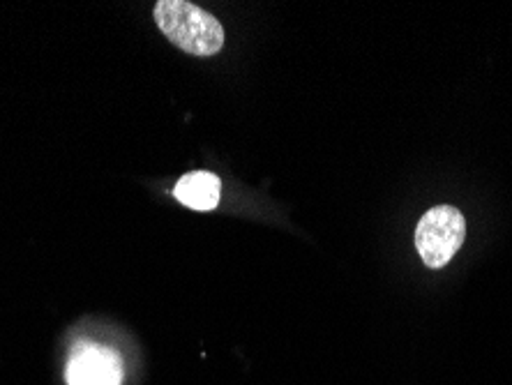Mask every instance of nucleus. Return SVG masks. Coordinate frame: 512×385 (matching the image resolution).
Instances as JSON below:
<instances>
[{
  "label": "nucleus",
  "instance_id": "4",
  "mask_svg": "<svg viewBox=\"0 0 512 385\" xmlns=\"http://www.w3.org/2000/svg\"><path fill=\"white\" fill-rule=\"evenodd\" d=\"M173 196L187 208L208 213V210L217 208V203L222 199V183L215 173L194 171L178 180Z\"/></svg>",
  "mask_w": 512,
  "mask_h": 385
},
{
  "label": "nucleus",
  "instance_id": "1",
  "mask_svg": "<svg viewBox=\"0 0 512 385\" xmlns=\"http://www.w3.org/2000/svg\"><path fill=\"white\" fill-rule=\"evenodd\" d=\"M155 24L185 54L215 56L224 47L220 21L187 0H160L155 5Z\"/></svg>",
  "mask_w": 512,
  "mask_h": 385
},
{
  "label": "nucleus",
  "instance_id": "3",
  "mask_svg": "<svg viewBox=\"0 0 512 385\" xmlns=\"http://www.w3.org/2000/svg\"><path fill=\"white\" fill-rule=\"evenodd\" d=\"M65 379L67 385H120L123 365L116 351L84 342L72 351Z\"/></svg>",
  "mask_w": 512,
  "mask_h": 385
},
{
  "label": "nucleus",
  "instance_id": "2",
  "mask_svg": "<svg viewBox=\"0 0 512 385\" xmlns=\"http://www.w3.org/2000/svg\"><path fill=\"white\" fill-rule=\"evenodd\" d=\"M466 238V220L453 206L427 210L416 229V249L427 268L439 270L459 252Z\"/></svg>",
  "mask_w": 512,
  "mask_h": 385
}]
</instances>
